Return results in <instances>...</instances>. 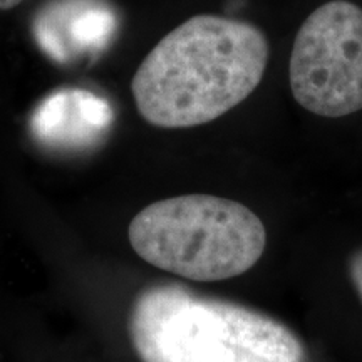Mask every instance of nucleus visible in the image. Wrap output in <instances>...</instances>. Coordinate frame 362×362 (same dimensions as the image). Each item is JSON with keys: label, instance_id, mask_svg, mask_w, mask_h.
<instances>
[{"label": "nucleus", "instance_id": "nucleus-5", "mask_svg": "<svg viewBox=\"0 0 362 362\" xmlns=\"http://www.w3.org/2000/svg\"><path fill=\"white\" fill-rule=\"evenodd\" d=\"M116 27L115 13L101 0H64L51 4L37 16L34 30L37 42L51 56L61 51H99ZM64 56V54H62Z\"/></svg>", "mask_w": 362, "mask_h": 362}, {"label": "nucleus", "instance_id": "nucleus-2", "mask_svg": "<svg viewBox=\"0 0 362 362\" xmlns=\"http://www.w3.org/2000/svg\"><path fill=\"white\" fill-rule=\"evenodd\" d=\"M128 332L141 362H307L300 339L274 317L180 284L144 287Z\"/></svg>", "mask_w": 362, "mask_h": 362}, {"label": "nucleus", "instance_id": "nucleus-1", "mask_svg": "<svg viewBox=\"0 0 362 362\" xmlns=\"http://www.w3.org/2000/svg\"><path fill=\"white\" fill-rule=\"evenodd\" d=\"M269 56L264 30L250 22L194 16L149 51L131 93L146 123L194 128L245 101L264 79Z\"/></svg>", "mask_w": 362, "mask_h": 362}, {"label": "nucleus", "instance_id": "nucleus-7", "mask_svg": "<svg viewBox=\"0 0 362 362\" xmlns=\"http://www.w3.org/2000/svg\"><path fill=\"white\" fill-rule=\"evenodd\" d=\"M22 0H0V11H8V8L17 7Z\"/></svg>", "mask_w": 362, "mask_h": 362}, {"label": "nucleus", "instance_id": "nucleus-4", "mask_svg": "<svg viewBox=\"0 0 362 362\" xmlns=\"http://www.w3.org/2000/svg\"><path fill=\"white\" fill-rule=\"evenodd\" d=\"M291 89L312 115L344 117L362 110V8L330 0L300 25L291 54Z\"/></svg>", "mask_w": 362, "mask_h": 362}, {"label": "nucleus", "instance_id": "nucleus-6", "mask_svg": "<svg viewBox=\"0 0 362 362\" xmlns=\"http://www.w3.org/2000/svg\"><path fill=\"white\" fill-rule=\"evenodd\" d=\"M349 277L354 284L357 293L362 300V248L354 252L349 259Z\"/></svg>", "mask_w": 362, "mask_h": 362}, {"label": "nucleus", "instance_id": "nucleus-3", "mask_svg": "<svg viewBox=\"0 0 362 362\" xmlns=\"http://www.w3.org/2000/svg\"><path fill=\"white\" fill-rule=\"evenodd\" d=\"M148 264L194 282L238 277L264 255L265 225L250 208L214 194H181L143 208L128 228Z\"/></svg>", "mask_w": 362, "mask_h": 362}]
</instances>
